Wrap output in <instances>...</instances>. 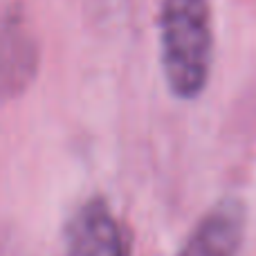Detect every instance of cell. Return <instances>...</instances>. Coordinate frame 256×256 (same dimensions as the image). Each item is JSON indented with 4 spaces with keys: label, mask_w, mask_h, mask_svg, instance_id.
<instances>
[{
    "label": "cell",
    "mask_w": 256,
    "mask_h": 256,
    "mask_svg": "<svg viewBox=\"0 0 256 256\" xmlns=\"http://www.w3.org/2000/svg\"><path fill=\"white\" fill-rule=\"evenodd\" d=\"M36 68V45L22 14L0 2V102L30 84Z\"/></svg>",
    "instance_id": "4"
},
{
    "label": "cell",
    "mask_w": 256,
    "mask_h": 256,
    "mask_svg": "<svg viewBox=\"0 0 256 256\" xmlns=\"http://www.w3.org/2000/svg\"><path fill=\"white\" fill-rule=\"evenodd\" d=\"M66 256H130L128 236L106 200L92 198L76 209L66 232Z\"/></svg>",
    "instance_id": "2"
},
{
    "label": "cell",
    "mask_w": 256,
    "mask_h": 256,
    "mask_svg": "<svg viewBox=\"0 0 256 256\" xmlns=\"http://www.w3.org/2000/svg\"><path fill=\"white\" fill-rule=\"evenodd\" d=\"M160 66L178 99L200 97L214 66L212 0H160Z\"/></svg>",
    "instance_id": "1"
},
{
    "label": "cell",
    "mask_w": 256,
    "mask_h": 256,
    "mask_svg": "<svg viewBox=\"0 0 256 256\" xmlns=\"http://www.w3.org/2000/svg\"><path fill=\"white\" fill-rule=\"evenodd\" d=\"M245 222V204L238 198L218 200L198 220L178 256H238Z\"/></svg>",
    "instance_id": "3"
}]
</instances>
